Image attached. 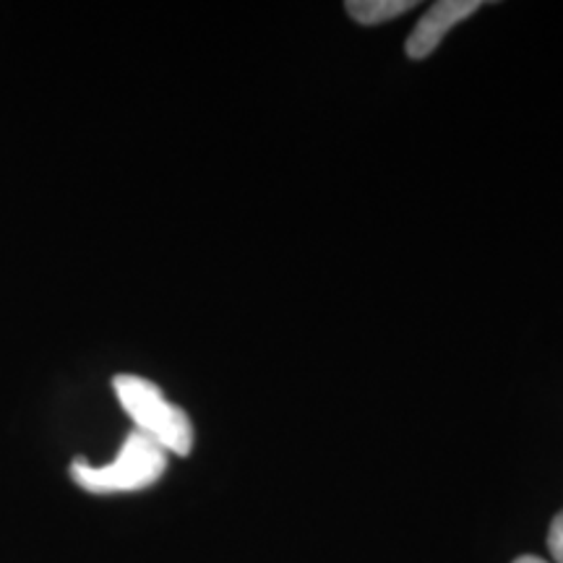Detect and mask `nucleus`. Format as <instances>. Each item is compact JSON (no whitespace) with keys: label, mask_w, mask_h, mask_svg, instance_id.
I'll return each mask as SVG.
<instances>
[{"label":"nucleus","mask_w":563,"mask_h":563,"mask_svg":"<svg viewBox=\"0 0 563 563\" xmlns=\"http://www.w3.org/2000/svg\"><path fill=\"white\" fill-rule=\"evenodd\" d=\"M481 9V0H439V3H433L431 9L418 19V24L412 26L405 45L407 55H410L412 60L428 58L456 24H462L464 19H470Z\"/></svg>","instance_id":"3"},{"label":"nucleus","mask_w":563,"mask_h":563,"mask_svg":"<svg viewBox=\"0 0 563 563\" xmlns=\"http://www.w3.org/2000/svg\"><path fill=\"white\" fill-rule=\"evenodd\" d=\"M170 454L157 446L144 433L131 431L125 435L121 452L108 464H91L87 460H74L70 477L79 488L104 496V493H133L150 488L165 475Z\"/></svg>","instance_id":"2"},{"label":"nucleus","mask_w":563,"mask_h":563,"mask_svg":"<svg viewBox=\"0 0 563 563\" xmlns=\"http://www.w3.org/2000/svg\"><path fill=\"white\" fill-rule=\"evenodd\" d=\"M514 563H548L545 559H540V555H519Z\"/></svg>","instance_id":"6"},{"label":"nucleus","mask_w":563,"mask_h":563,"mask_svg":"<svg viewBox=\"0 0 563 563\" xmlns=\"http://www.w3.org/2000/svg\"><path fill=\"white\" fill-rule=\"evenodd\" d=\"M548 551L555 563H563V511L555 514L551 530H548Z\"/></svg>","instance_id":"5"},{"label":"nucleus","mask_w":563,"mask_h":563,"mask_svg":"<svg viewBox=\"0 0 563 563\" xmlns=\"http://www.w3.org/2000/svg\"><path fill=\"white\" fill-rule=\"evenodd\" d=\"M415 5H418L415 0H350V3H344V9H347L357 24L376 26L402 16V13L412 11Z\"/></svg>","instance_id":"4"},{"label":"nucleus","mask_w":563,"mask_h":563,"mask_svg":"<svg viewBox=\"0 0 563 563\" xmlns=\"http://www.w3.org/2000/svg\"><path fill=\"white\" fill-rule=\"evenodd\" d=\"M115 397L125 415L133 420V431L144 433L157 446L165 449L167 454L188 456L194 449V422L178 405L162 394V389L150 378L123 373L112 382Z\"/></svg>","instance_id":"1"}]
</instances>
